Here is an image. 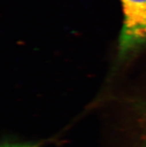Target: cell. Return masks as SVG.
<instances>
[{
  "label": "cell",
  "instance_id": "cell-1",
  "mask_svg": "<svg viewBox=\"0 0 146 147\" xmlns=\"http://www.w3.org/2000/svg\"><path fill=\"white\" fill-rule=\"evenodd\" d=\"M123 23L117 59L123 61L146 47V0H120Z\"/></svg>",
  "mask_w": 146,
  "mask_h": 147
},
{
  "label": "cell",
  "instance_id": "cell-2",
  "mask_svg": "<svg viewBox=\"0 0 146 147\" xmlns=\"http://www.w3.org/2000/svg\"><path fill=\"white\" fill-rule=\"evenodd\" d=\"M133 118L139 129L141 139L140 147H146V96L136 99L133 106Z\"/></svg>",
  "mask_w": 146,
  "mask_h": 147
},
{
  "label": "cell",
  "instance_id": "cell-3",
  "mask_svg": "<svg viewBox=\"0 0 146 147\" xmlns=\"http://www.w3.org/2000/svg\"><path fill=\"white\" fill-rule=\"evenodd\" d=\"M2 147H38L37 144L31 143H6Z\"/></svg>",
  "mask_w": 146,
  "mask_h": 147
}]
</instances>
